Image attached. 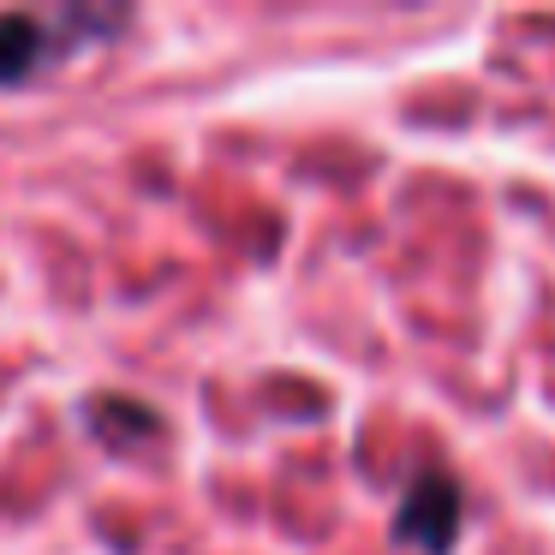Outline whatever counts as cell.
Instances as JSON below:
<instances>
[{"mask_svg":"<svg viewBox=\"0 0 555 555\" xmlns=\"http://www.w3.org/2000/svg\"><path fill=\"white\" fill-rule=\"evenodd\" d=\"M460 514H466L460 483L442 478V472H424V478L400 495L395 531H400V543H418L424 555H448L460 538Z\"/></svg>","mask_w":555,"mask_h":555,"instance_id":"obj_2","label":"cell"},{"mask_svg":"<svg viewBox=\"0 0 555 555\" xmlns=\"http://www.w3.org/2000/svg\"><path fill=\"white\" fill-rule=\"evenodd\" d=\"M120 13H61L49 18H30V13H0V85H25L37 78L49 61H61L73 49V37L85 25H114Z\"/></svg>","mask_w":555,"mask_h":555,"instance_id":"obj_1","label":"cell"}]
</instances>
